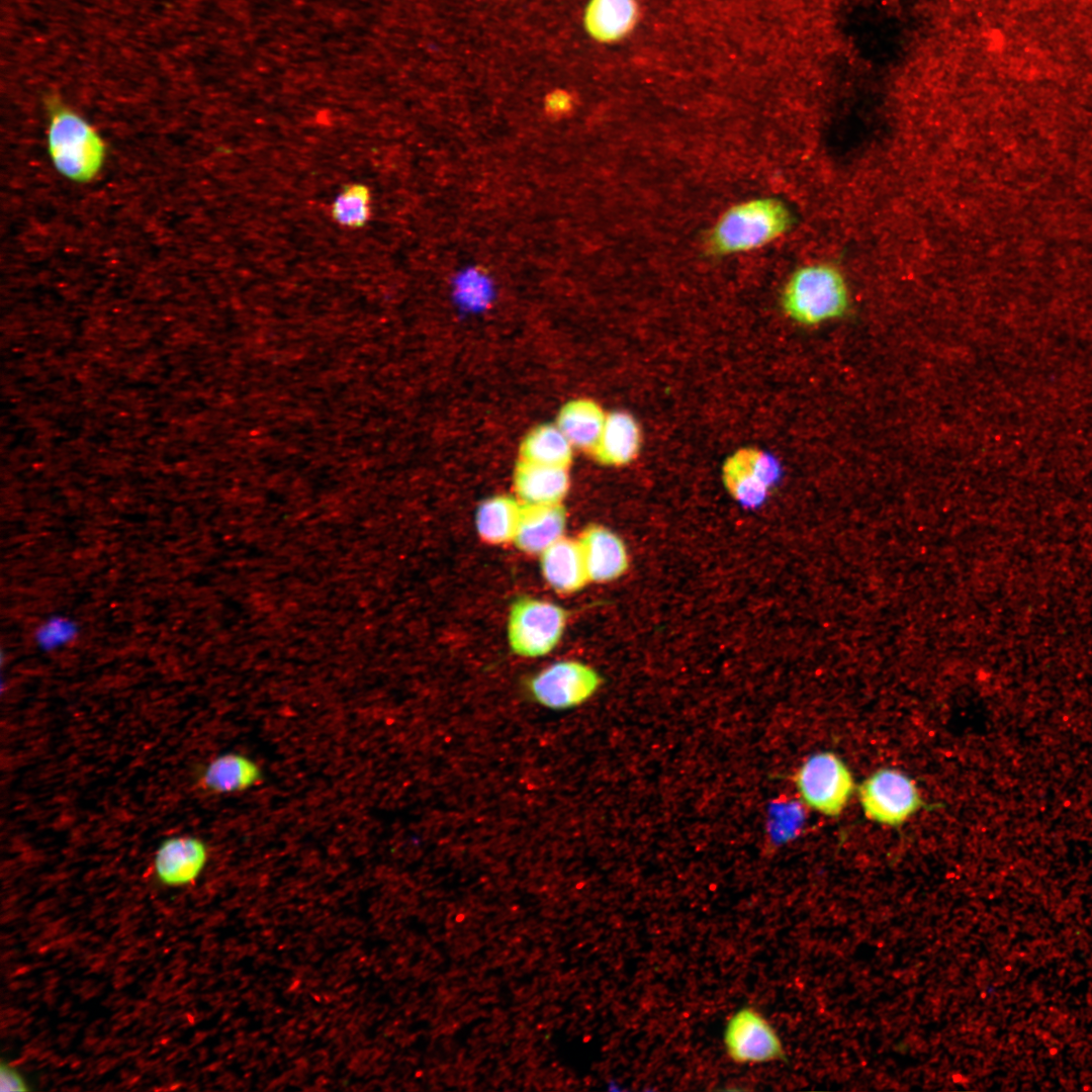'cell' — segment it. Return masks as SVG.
I'll use <instances>...</instances> for the list:
<instances>
[{
    "instance_id": "obj_20",
    "label": "cell",
    "mask_w": 1092,
    "mask_h": 1092,
    "mask_svg": "<svg viewBox=\"0 0 1092 1092\" xmlns=\"http://www.w3.org/2000/svg\"><path fill=\"white\" fill-rule=\"evenodd\" d=\"M630 20L629 0H590L583 23L594 38L609 41L622 35Z\"/></svg>"
},
{
    "instance_id": "obj_15",
    "label": "cell",
    "mask_w": 1092,
    "mask_h": 1092,
    "mask_svg": "<svg viewBox=\"0 0 1092 1092\" xmlns=\"http://www.w3.org/2000/svg\"><path fill=\"white\" fill-rule=\"evenodd\" d=\"M514 487L523 505L560 504L569 488L567 468L520 459L514 472Z\"/></svg>"
},
{
    "instance_id": "obj_3",
    "label": "cell",
    "mask_w": 1092,
    "mask_h": 1092,
    "mask_svg": "<svg viewBox=\"0 0 1092 1092\" xmlns=\"http://www.w3.org/2000/svg\"><path fill=\"white\" fill-rule=\"evenodd\" d=\"M782 305L793 321L805 326L840 317L849 306L844 277L829 264L804 265L785 284Z\"/></svg>"
},
{
    "instance_id": "obj_17",
    "label": "cell",
    "mask_w": 1092,
    "mask_h": 1092,
    "mask_svg": "<svg viewBox=\"0 0 1092 1092\" xmlns=\"http://www.w3.org/2000/svg\"><path fill=\"white\" fill-rule=\"evenodd\" d=\"M606 416L596 401L577 398L561 407L556 425L573 448L589 453L600 438Z\"/></svg>"
},
{
    "instance_id": "obj_14",
    "label": "cell",
    "mask_w": 1092,
    "mask_h": 1092,
    "mask_svg": "<svg viewBox=\"0 0 1092 1092\" xmlns=\"http://www.w3.org/2000/svg\"><path fill=\"white\" fill-rule=\"evenodd\" d=\"M642 431L636 419L626 412L607 414L600 438L589 452L600 464L624 466L639 454Z\"/></svg>"
},
{
    "instance_id": "obj_19",
    "label": "cell",
    "mask_w": 1092,
    "mask_h": 1092,
    "mask_svg": "<svg viewBox=\"0 0 1092 1092\" xmlns=\"http://www.w3.org/2000/svg\"><path fill=\"white\" fill-rule=\"evenodd\" d=\"M573 447L557 425H540L530 431L520 446L522 460L568 468Z\"/></svg>"
},
{
    "instance_id": "obj_7",
    "label": "cell",
    "mask_w": 1092,
    "mask_h": 1092,
    "mask_svg": "<svg viewBox=\"0 0 1092 1092\" xmlns=\"http://www.w3.org/2000/svg\"><path fill=\"white\" fill-rule=\"evenodd\" d=\"M860 805L870 819L880 824H903L921 807L915 783L894 768H881L868 777L858 788Z\"/></svg>"
},
{
    "instance_id": "obj_23",
    "label": "cell",
    "mask_w": 1092,
    "mask_h": 1092,
    "mask_svg": "<svg viewBox=\"0 0 1092 1092\" xmlns=\"http://www.w3.org/2000/svg\"><path fill=\"white\" fill-rule=\"evenodd\" d=\"M76 624L64 617H52L42 622L35 631L38 647L51 651L71 643L77 636Z\"/></svg>"
},
{
    "instance_id": "obj_5",
    "label": "cell",
    "mask_w": 1092,
    "mask_h": 1092,
    "mask_svg": "<svg viewBox=\"0 0 1092 1092\" xmlns=\"http://www.w3.org/2000/svg\"><path fill=\"white\" fill-rule=\"evenodd\" d=\"M801 801L826 816H837L846 807L854 783L846 764L832 752L809 756L793 778Z\"/></svg>"
},
{
    "instance_id": "obj_16",
    "label": "cell",
    "mask_w": 1092,
    "mask_h": 1092,
    "mask_svg": "<svg viewBox=\"0 0 1092 1092\" xmlns=\"http://www.w3.org/2000/svg\"><path fill=\"white\" fill-rule=\"evenodd\" d=\"M544 579L556 592L570 594L581 589L588 580L577 540L561 538L540 554Z\"/></svg>"
},
{
    "instance_id": "obj_25",
    "label": "cell",
    "mask_w": 1092,
    "mask_h": 1092,
    "mask_svg": "<svg viewBox=\"0 0 1092 1092\" xmlns=\"http://www.w3.org/2000/svg\"><path fill=\"white\" fill-rule=\"evenodd\" d=\"M569 97L565 93L555 92L548 99V107L551 111H562L569 107Z\"/></svg>"
},
{
    "instance_id": "obj_24",
    "label": "cell",
    "mask_w": 1092,
    "mask_h": 1092,
    "mask_svg": "<svg viewBox=\"0 0 1092 1092\" xmlns=\"http://www.w3.org/2000/svg\"><path fill=\"white\" fill-rule=\"evenodd\" d=\"M29 1090H31V1087L23 1074L12 1064L2 1060L0 1064V1091L25 1092Z\"/></svg>"
},
{
    "instance_id": "obj_12",
    "label": "cell",
    "mask_w": 1092,
    "mask_h": 1092,
    "mask_svg": "<svg viewBox=\"0 0 1092 1092\" xmlns=\"http://www.w3.org/2000/svg\"><path fill=\"white\" fill-rule=\"evenodd\" d=\"M262 780L263 770L257 761L239 752H226L204 766L197 786L209 794L229 795L248 791Z\"/></svg>"
},
{
    "instance_id": "obj_1",
    "label": "cell",
    "mask_w": 1092,
    "mask_h": 1092,
    "mask_svg": "<svg viewBox=\"0 0 1092 1092\" xmlns=\"http://www.w3.org/2000/svg\"><path fill=\"white\" fill-rule=\"evenodd\" d=\"M48 117L46 147L55 171L80 185L95 181L101 174L108 147L99 130L60 97L44 101Z\"/></svg>"
},
{
    "instance_id": "obj_18",
    "label": "cell",
    "mask_w": 1092,
    "mask_h": 1092,
    "mask_svg": "<svg viewBox=\"0 0 1092 1092\" xmlns=\"http://www.w3.org/2000/svg\"><path fill=\"white\" fill-rule=\"evenodd\" d=\"M523 504L509 495H494L482 502L476 512L479 536L490 544L514 540Z\"/></svg>"
},
{
    "instance_id": "obj_2",
    "label": "cell",
    "mask_w": 1092,
    "mask_h": 1092,
    "mask_svg": "<svg viewBox=\"0 0 1092 1092\" xmlns=\"http://www.w3.org/2000/svg\"><path fill=\"white\" fill-rule=\"evenodd\" d=\"M792 221L790 209L776 197L745 199L730 206L714 222L707 247L716 256L752 252L783 237Z\"/></svg>"
},
{
    "instance_id": "obj_10",
    "label": "cell",
    "mask_w": 1092,
    "mask_h": 1092,
    "mask_svg": "<svg viewBox=\"0 0 1092 1092\" xmlns=\"http://www.w3.org/2000/svg\"><path fill=\"white\" fill-rule=\"evenodd\" d=\"M206 843L193 835L164 839L154 854L153 874L163 887L181 888L194 884L208 861Z\"/></svg>"
},
{
    "instance_id": "obj_13",
    "label": "cell",
    "mask_w": 1092,
    "mask_h": 1092,
    "mask_svg": "<svg viewBox=\"0 0 1092 1092\" xmlns=\"http://www.w3.org/2000/svg\"><path fill=\"white\" fill-rule=\"evenodd\" d=\"M566 512L560 504L523 505L513 542L529 554H541L563 538Z\"/></svg>"
},
{
    "instance_id": "obj_21",
    "label": "cell",
    "mask_w": 1092,
    "mask_h": 1092,
    "mask_svg": "<svg viewBox=\"0 0 1092 1092\" xmlns=\"http://www.w3.org/2000/svg\"><path fill=\"white\" fill-rule=\"evenodd\" d=\"M370 210L371 195L368 187L354 183L347 185L334 199L331 215L340 225L357 229L367 222Z\"/></svg>"
},
{
    "instance_id": "obj_22",
    "label": "cell",
    "mask_w": 1092,
    "mask_h": 1092,
    "mask_svg": "<svg viewBox=\"0 0 1092 1092\" xmlns=\"http://www.w3.org/2000/svg\"><path fill=\"white\" fill-rule=\"evenodd\" d=\"M769 832L776 843H783L793 838L804 821L802 806L796 802L776 804L771 808Z\"/></svg>"
},
{
    "instance_id": "obj_8",
    "label": "cell",
    "mask_w": 1092,
    "mask_h": 1092,
    "mask_svg": "<svg viewBox=\"0 0 1092 1092\" xmlns=\"http://www.w3.org/2000/svg\"><path fill=\"white\" fill-rule=\"evenodd\" d=\"M782 477L778 459L755 447H743L723 463L722 480L728 493L746 509H755L767 498Z\"/></svg>"
},
{
    "instance_id": "obj_9",
    "label": "cell",
    "mask_w": 1092,
    "mask_h": 1092,
    "mask_svg": "<svg viewBox=\"0 0 1092 1092\" xmlns=\"http://www.w3.org/2000/svg\"><path fill=\"white\" fill-rule=\"evenodd\" d=\"M723 1042L728 1058L741 1065L785 1059L782 1040L768 1020L753 1007L738 1009L728 1020Z\"/></svg>"
},
{
    "instance_id": "obj_6",
    "label": "cell",
    "mask_w": 1092,
    "mask_h": 1092,
    "mask_svg": "<svg viewBox=\"0 0 1092 1092\" xmlns=\"http://www.w3.org/2000/svg\"><path fill=\"white\" fill-rule=\"evenodd\" d=\"M603 679L592 666L576 660L554 662L526 681L536 704L553 711L576 708L589 700Z\"/></svg>"
},
{
    "instance_id": "obj_4",
    "label": "cell",
    "mask_w": 1092,
    "mask_h": 1092,
    "mask_svg": "<svg viewBox=\"0 0 1092 1092\" xmlns=\"http://www.w3.org/2000/svg\"><path fill=\"white\" fill-rule=\"evenodd\" d=\"M563 608L544 600L521 598L510 611L508 639L511 649L524 657H540L560 641L566 625Z\"/></svg>"
},
{
    "instance_id": "obj_11",
    "label": "cell",
    "mask_w": 1092,
    "mask_h": 1092,
    "mask_svg": "<svg viewBox=\"0 0 1092 1092\" xmlns=\"http://www.w3.org/2000/svg\"><path fill=\"white\" fill-rule=\"evenodd\" d=\"M589 581L608 582L623 575L629 556L623 540L603 526L585 528L577 539Z\"/></svg>"
}]
</instances>
